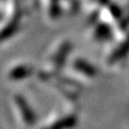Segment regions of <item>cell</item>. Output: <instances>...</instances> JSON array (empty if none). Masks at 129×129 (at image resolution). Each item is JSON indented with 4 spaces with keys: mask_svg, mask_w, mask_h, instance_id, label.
Segmentation results:
<instances>
[{
    "mask_svg": "<svg viewBox=\"0 0 129 129\" xmlns=\"http://www.w3.org/2000/svg\"><path fill=\"white\" fill-rule=\"evenodd\" d=\"M70 51V44L67 41L60 42L58 45H56L53 51L50 52L46 62L43 69V75L46 78H54L55 75H57L59 70H61L63 67L64 62L67 59V55Z\"/></svg>",
    "mask_w": 129,
    "mask_h": 129,
    "instance_id": "1",
    "label": "cell"
},
{
    "mask_svg": "<svg viewBox=\"0 0 129 129\" xmlns=\"http://www.w3.org/2000/svg\"><path fill=\"white\" fill-rule=\"evenodd\" d=\"M13 109L17 116L18 122L24 126L30 127L36 123V115L28 102L22 96H15L13 98Z\"/></svg>",
    "mask_w": 129,
    "mask_h": 129,
    "instance_id": "2",
    "label": "cell"
},
{
    "mask_svg": "<svg viewBox=\"0 0 129 129\" xmlns=\"http://www.w3.org/2000/svg\"><path fill=\"white\" fill-rule=\"evenodd\" d=\"M50 122L40 129H72L74 128L76 124V117L74 114H67L64 115H57L54 117H51Z\"/></svg>",
    "mask_w": 129,
    "mask_h": 129,
    "instance_id": "3",
    "label": "cell"
},
{
    "mask_svg": "<svg viewBox=\"0 0 129 129\" xmlns=\"http://www.w3.org/2000/svg\"><path fill=\"white\" fill-rule=\"evenodd\" d=\"M70 68L75 75L83 76L84 79L92 78L96 74L95 68L90 63H88L86 60H84L82 58H75L72 60Z\"/></svg>",
    "mask_w": 129,
    "mask_h": 129,
    "instance_id": "4",
    "label": "cell"
},
{
    "mask_svg": "<svg viewBox=\"0 0 129 129\" xmlns=\"http://www.w3.org/2000/svg\"><path fill=\"white\" fill-rule=\"evenodd\" d=\"M34 69L30 64L24 63V62H18L15 63L13 66L10 67V69L8 70V79L11 81H22L24 79H27L29 76Z\"/></svg>",
    "mask_w": 129,
    "mask_h": 129,
    "instance_id": "5",
    "label": "cell"
}]
</instances>
